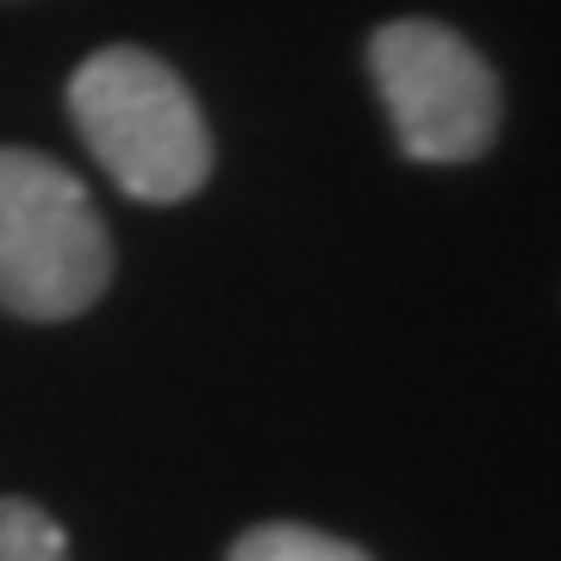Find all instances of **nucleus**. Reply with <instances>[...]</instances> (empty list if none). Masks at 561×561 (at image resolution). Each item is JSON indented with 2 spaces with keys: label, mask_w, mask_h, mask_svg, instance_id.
I'll list each match as a JSON object with an SVG mask.
<instances>
[{
  "label": "nucleus",
  "mask_w": 561,
  "mask_h": 561,
  "mask_svg": "<svg viewBox=\"0 0 561 561\" xmlns=\"http://www.w3.org/2000/svg\"><path fill=\"white\" fill-rule=\"evenodd\" d=\"M69 119L131 201L175 206L213 175V131L201 101L169 62L138 44H106L69 76Z\"/></svg>",
  "instance_id": "f257e3e1"
},
{
  "label": "nucleus",
  "mask_w": 561,
  "mask_h": 561,
  "mask_svg": "<svg viewBox=\"0 0 561 561\" xmlns=\"http://www.w3.org/2000/svg\"><path fill=\"white\" fill-rule=\"evenodd\" d=\"M113 280V238L94 194L38 150H0V312L76 319Z\"/></svg>",
  "instance_id": "f03ea898"
},
{
  "label": "nucleus",
  "mask_w": 561,
  "mask_h": 561,
  "mask_svg": "<svg viewBox=\"0 0 561 561\" xmlns=\"http://www.w3.org/2000/svg\"><path fill=\"white\" fill-rule=\"evenodd\" d=\"M368 76L405 157L474 162L500 131V76L437 20H387L368 38Z\"/></svg>",
  "instance_id": "7ed1b4c3"
},
{
  "label": "nucleus",
  "mask_w": 561,
  "mask_h": 561,
  "mask_svg": "<svg viewBox=\"0 0 561 561\" xmlns=\"http://www.w3.org/2000/svg\"><path fill=\"white\" fill-rule=\"evenodd\" d=\"M231 561H368V556L356 542L312 530V524H256L250 537H238Z\"/></svg>",
  "instance_id": "20e7f679"
},
{
  "label": "nucleus",
  "mask_w": 561,
  "mask_h": 561,
  "mask_svg": "<svg viewBox=\"0 0 561 561\" xmlns=\"http://www.w3.org/2000/svg\"><path fill=\"white\" fill-rule=\"evenodd\" d=\"M0 561H76L62 524L32 500H0Z\"/></svg>",
  "instance_id": "39448f33"
}]
</instances>
